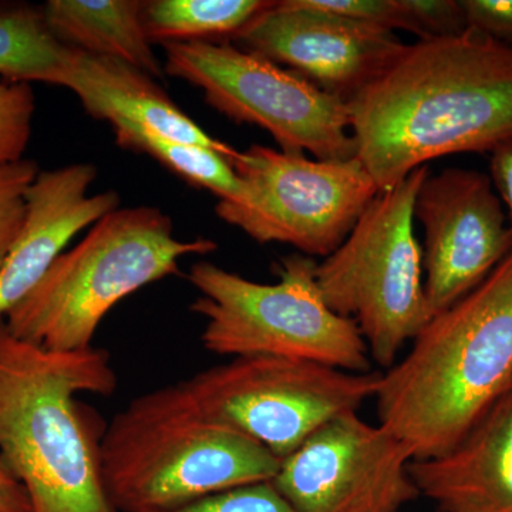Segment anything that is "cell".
Here are the masks:
<instances>
[{
    "label": "cell",
    "mask_w": 512,
    "mask_h": 512,
    "mask_svg": "<svg viewBox=\"0 0 512 512\" xmlns=\"http://www.w3.org/2000/svg\"><path fill=\"white\" fill-rule=\"evenodd\" d=\"M356 157L380 192L436 158L512 138V47L468 29L406 45L349 100Z\"/></svg>",
    "instance_id": "obj_1"
},
{
    "label": "cell",
    "mask_w": 512,
    "mask_h": 512,
    "mask_svg": "<svg viewBox=\"0 0 512 512\" xmlns=\"http://www.w3.org/2000/svg\"><path fill=\"white\" fill-rule=\"evenodd\" d=\"M116 389L106 350L43 349L13 336L0 318V458L33 512H117L101 474L104 431L76 399Z\"/></svg>",
    "instance_id": "obj_2"
},
{
    "label": "cell",
    "mask_w": 512,
    "mask_h": 512,
    "mask_svg": "<svg viewBox=\"0 0 512 512\" xmlns=\"http://www.w3.org/2000/svg\"><path fill=\"white\" fill-rule=\"evenodd\" d=\"M512 390V252L493 274L433 316L380 375L379 424L414 460L443 456Z\"/></svg>",
    "instance_id": "obj_3"
},
{
    "label": "cell",
    "mask_w": 512,
    "mask_h": 512,
    "mask_svg": "<svg viewBox=\"0 0 512 512\" xmlns=\"http://www.w3.org/2000/svg\"><path fill=\"white\" fill-rule=\"evenodd\" d=\"M101 474L119 512H165L274 480L281 460L212 420L184 380L141 394L104 429Z\"/></svg>",
    "instance_id": "obj_4"
},
{
    "label": "cell",
    "mask_w": 512,
    "mask_h": 512,
    "mask_svg": "<svg viewBox=\"0 0 512 512\" xmlns=\"http://www.w3.org/2000/svg\"><path fill=\"white\" fill-rule=\"evenodd\" d=\"M211 239L181 241L160 208H117L63 252L5 316L13 336L53 352L92 348L111 309L127 296L177 274L181 259L208 255Z\"/></svg>",
    "instance_id": "obj_5"
},
{
    "label": "cell",
    "mask_w": 512,
    "mask_h": 512,
    "mask_svg": "<svg viewBox=\"0 0 512 512\" xmlns=\"http://www.w3.org/2000/svg\"><path fill=\"white\" fill-rule=\"evenodd\" d=\"M315 258L286 256L278 282L259 284L208 261L188 281L200 292L191 311L205 320L201 342L218 356L306 360L350 373L372 372L369 349L355 320L326 305L316 284Z\"/></svg>",
    "instance_id": "obj_6"
},
{
    "label": "cell",
    "mask_w": 512,
    "mask_h": 512,
    "mask_svg": "<svg viewBox=\"0 0 512 512\" xmlns=\"http://www.w3.org/2000/svg\"><path fill=\"white\" fill-rule=\"evenodd\" d=\"M429 171L423 165L380 192L342 245L316 266L323 301L355 320L370 357L387 369L431 319L423 249L414 234V204Z\"/></svg>",
    "instance_id": "obj_7"
},
{
    "label": "cell",
    "mask_w": 512,
    "mask_h": 512,
    "mask_svg": "<svg viewBox=\"0 0 512 512\" xmlns=\"http://www.w3.org/2000/svg\"><path fill=\"white\" fill-rule=\"evenodd\" d=\"M164 72L200 89L205 103L268 131L279 150L316 160L356 157L348 104L265 57L220 42L163 45Z\"/></svg>",
    "instance_id": "obj_8"
},
{
    "label": "cell",
    "mask_w": 512,
    "mask_h": 512,
    "mask_svg": "<svg viewBox=\"0 0 512 512\" xmlns=\"http://www.w3.org/2000/svg\"><path fill=\"white\" fill-rule=\"evenodd\" d=\"M231 165L244 200L218 201V217L258 244L291 245L311 258L335 252L380 194L357 157L311 160L255 144Z\"/></svg>",
    "instance_id": "obj_9"
},
{
    "label": "cell",
    "mask_w": 512,
    "mask_h": 512,
    "mask_svg": "<svg viewBox=\"0 0 512 512\" xmlns=\"http://www.w3.org/2000/svg\"><path fill=\"white\" fill-rule=\"evenodd\" d=\"M380 372L350 373L286 357H235L184 380L208 417L278 460L340 414L375 397Z\"/></svg>",
    "instance_id": "obj_10"
},
{
    "label": "cell",
    "mask_w": 512,
    "mask_h": 512,
    "mask_svg": "<svg viewBox=\"0 0 512 512\" xmlns=\"http://www.w3.org/2000/svg\"><path fill=\"white\" fill-rule=\"evenodd\" d=\"M413 460L392 431L349 412L284 458L272 484L298 512H400L420 497Z\"/></svg>",
    "instance_id": "obj_11"
},
{
    "label": "cell",
    "mask_w": 512,
    "mask_h": 512,
    "mask_svg": "<svg viewBox=\"0 0 512 512\" xmlns=\"http://www.w3.org/2000/svg\"><path fill=\"white\" fill-rule=\"evenodd\" d=\"M414 218L424 229V293L431 318L483 284L512 252V225L490 175L464 168L427 175Z\"/></svg>",
    "instance_id": "obj_12"
},
{
    "label": "cell",
    "mask_w": 512,
    "mask_h": 512,
    "mask_svg": "<svg viewBox=\"0 0 512 512\" xmlns=\"http://www.w3.org/2000/svg\"><path fill=\"white\" fill-rule=\"evenodd\" d=\"M234 39L241 49L289 67L345 103L379 79L406 47L393 32L320 9L311 0L272 3Z\"/></svg>",
    "instance_id": "obj_13"
},
{
    "label": "cell",
    "mask_w": 512,
    "mask_h": 512,
    "mask_svg": "<svg viewBox=\"0 0 512 512\" xmlns=\"http://www.w3.org/2000/svg\"><path fill=\"white\" fill-rule=\"evenodd\" d=\"M96 165L40 171L26 191V214L0 271V318L25 298L83 229L120 208L119 192L90 195Z\"/></svg>",
    "instance_id": "obj_14"
},
{
    "label": "cell",
    "mask_w": 512,
    "mask_h": 512,
    "mask_svg": "<svg viewBox=\"0 0 512 512\" xmlns=\"http://www.w3.org/2000/svg\"><path fill=\"white\" fill-rule=\"evenodd\" d=\"M420 495L441 512H512V390L443 456L413 460Z\"/></svg>",
    "instance_id": "obj_15"
},
{
    "label": "cell",
    "mask_w": 512,
    "mask_h": 512,
    "mask_svg": "<svg viewBox=\"0 0 512 512\" xmlns=\"http://www.w3.org/2000/svg\"><path fill=\"white\" fill-rule=\"evenodd\" d=\"M60 87L76 94L93 119L127 121L171 140L211 148L229 164L238 157L239 151L202 130L153 77L130 64L76 50Z\"/></svg>",
    "instance_id": "obj_16"
},
{
    "label": "cell",
    "mask_w": 512,
    "mask_h": 512,
    "mask_svg": "<svg viewBox=\"0 0 512 512\" xmlns=\"http://www.w3.org/2000/svg\"><path fill=\"white\" fill-rule=\"evenodd\" d=\"M53 35L72 49L130 64L153 79L164 66L154 55L140 0H49L42 6Z\"/></svg>",
    "instance_id": "obj_17"
},
{
    "label": "cell",
    "mask_w": 512,
    "mask_h": 512,
    "mask_svg": "<svg viewBox=\"0 0 512 512\" xmlns=\"http://www.w3.org/2000/svg\"><path fill=\"white\" fill-rule=\"evenodd\" d=\"M76 49L60 42L42 6L0 3V77L62 86Z\"/></svg>",
    "instance_id": "obj_18"
},
{
    "label": "cell",
    "mask_w": 512,
    "mask_h": 512,
    "mask_svg": "<svg viewBox=\"0 0 512 512\" xmlns=\"http://www.w3.org/2000/svg\"><path fill=\"white\" fill-rule=\"evenodd\" d=\"M274 2L266 0H153L144 23L151 42H215L232 37Z\"/></svg>",
    "instance_id": "obj_19"
},
{
    "label": "cell",
    "mask_w": 512,
    "mask_h": 512,
    "mask_svg": "<svg viewBox=\"0 0 512 512\" xmlns=\"http://www.w3.org/2000/svg\"><path fill=\"white\" fill-rule=\"evenodd\" d=\"M119 146L148 154L194 187L217 195L218 201L241 204L245 188L232 165L211 148L171 140L127 121L111 124Z\"/></svg>",
    "instance_id": "obj_20"
},
{
    "label": "cell",
    "mask_w": 512,
    "mask_h": 512,
    "mask_svg": "<svg viewBox=\"0 0 512 512\" xmlns=\"http://www.w3.org/2000/svg\"><path fill=\"white\" fill-rule=\"evenodd\" d=\"M35 111L32 84L0 77V165L23 160L32 137Z\"/></svg>",
    "instance_id": "obj_21"
},
{
    "label": "cell",
    "mask_w": 512,
    "mask_h": 512,
    "mask_svg": "<svg viewBox=\"0 0 512 512\" xmlns=\"http://www.w3.org/2000/svg\"><path fill=\"white\" fill-rule=\"evenodd\" d=\"M39 173L28 158L0 165V271L25 221L26 191Z\"/></svg>",
    "instance_id": "obj_22"
},
{
    "label": "cell",
    "mask_w": 512,
    "mask_h": 512,
    "mask_svg": "<svg viewBox=\"0 0 512 512\" xmlns=\"http://www.w3.org/2000/svg\"><path fill=\"white\" fill-rule=\"evenodd\" d=\"M165 512H298L272 481L242 485Z\"/></svg>",
    "instance_id": "obj_23"
},
{
    "label": "cell",
    "mask_w": 512,
    "mask_h": 512,
    "mask_svg": "<svg viewBox=\"0 0 512 512\" xmlns=\"http://www.w3.org/2000/svg\"><path fill=\"white\" fill-rule=\"evenodd\" d=\"M402 6L419 40L456 37L468 30L461 0H402Z\"/></svg>",
    "instance_id": "obj_24"
},
{
    "label": "cell",
    "mask_w": 512,
    "mask_h": 512,
    "mask_svg": "<svg viewBox=\"0 0 512 512\" xmlns=\"http://www.w3.org/2000/svg\"><path fill=\"white\" fill-rule=\"evenodd\" d=\"M320 9L345 16L356 22L393 32L406 30L412 33L402 0H311Z\"/></svg>",
    "instance_id": "obj_25"
},
{
    "label": "cell",
    "mask_w": 512,
    "mask_h": 512,
    "mask_svg": "<svg viewBox=\"0 0 512 512\" xmlns=\"http://www.w3.org/2000/svg\"><path fill=\"white\" fill-rule=\"evenodd\" d=\"M468 29L512 47V0H461Z\"/></svg>",
    "instance_id": "obj_26"
},
{
    "label": "cell",
    "mask_w": 512,
    "mask_h": 512,
    "mask_svg": "<svg viewBox=\"0 0 512 512\" xmlns=\"http://www.w3.org/2000/svg\"><path fill=\"white\" fill-rule=\"evenodd\" d=\"M490 178L501 202L507 207L512 225V138L491 151Z\"/></svg>",
    "instance_id": "obj_27"
},
{
    "label": "cell",
    "mask_w": 512,
    "mask_h": 512,
    "mask_svg": "<svg viewBox=\"0 0 512 512\" xmlns=\"http://www.w3.org/2000/svg\"><path fill=\"white\" fill-rule=\"evenodd\" d=\"M0 512H33L29 495L0 458Z\"/></svg>",
    "instance_id": "obj_28"
}]
</instances>
